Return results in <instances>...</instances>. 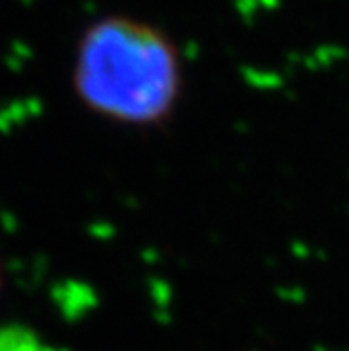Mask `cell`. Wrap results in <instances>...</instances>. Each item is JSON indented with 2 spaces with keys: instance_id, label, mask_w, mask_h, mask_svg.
I'll return each instance as SVG.
<instances>
[{
  "instance_id": "obj_1",
  "label": "cell",
  "mask_w": 349,
  "mask_h": 351,
  "mask_svg": "<svg viewBox=\"0 0 349 351\" xmlns=\"http://www.w3.org/2000/svg\"><path fill=\"white\" fill-rule=\"evenodd\" d=\"M72 84L88 112L116 124L156 126L179 104L181 57L160 27L129 15H106L78 40Z\"/></svg>"
},
{
  "instance_id": "obj_2",
  "label": "cell",
  "mask_w": 349,
  "mask_h": 351,
  "mask_svg": "<svg viewBox=\"0 0 349 351\" xmlns=\"http://www.w3.org/2000/svg\"><path fill=\"white\" fill-rule=\"evenodd\" d=\"M0 286H3V271H0Z\"/></svg>"
}]
</instances>
